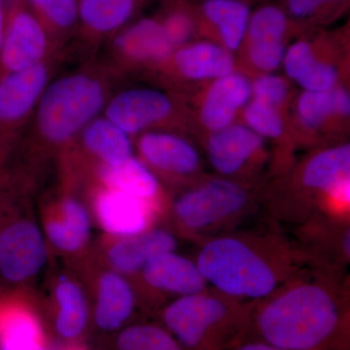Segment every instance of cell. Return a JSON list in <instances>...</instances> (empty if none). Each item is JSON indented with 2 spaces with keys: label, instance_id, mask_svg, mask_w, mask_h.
<instances>
[{
  "label": "cell",
  "instance_id": "obj_1",
  "mask_svg": "<svg viewBox=\"0 0 350 350\" xmlns=\"http://www.w3.org/2000/svg\"><path fill=\"white\" fill-rule=\"evenodd\" d=\"M118 81L98 57L55 76L39 98L10 163L44 180L83 129L103 114Z\"/></svg>",
  "mask_w": 350,
  "mask_h": 350
},
{
  "label": "cell",
  "instance_id": "obj_2",
  "mask_svg": "<svg viewBox=\"0 0 350 350\" xmlns=\"http://www.w3.org/2000/svg\"><path fill=\"white\" fill-rule=\"evenodd\" d=\"M349 298L340 271L308 265L257 301L258 329L266 342L280 349H319L338 331Z\"/></svg>",
  "mask_w": 350,
  "mask_h": 350
},
{
  "label": "cell",
  "instance_id": "obj_3",
  "mask_svg": "<svg viewBox=\"0 0 350 350\" xmlns=\"http://www.w3.org/2000/svg\"><path fill=\"white\" fill-rule=\"evenodd\" d=\"M198 268L219 293L261 301L312 264L298 246L276 234H220L206 239Z\"/></svg>",
  "mask_w": 350,
  "mask_h": 350
},
{
  "label": "cell",
  "instance_id": "obj_4",
  "mask_svg": "<svg viewBox=\"0 0 350 350\" xmlns=\"http://www.w3.org/2000/svg\"><path fill=\"white\" fill-rule=\"evenodd\" d=\"M38 179L14 165L0 170V283L27 289L48 261L36 198Z\"/></svg>",
  "mask_w": 350,
  "mask_h": 350
},
{
  "label": "cell",
  "instance_id": "obj_5",
  "mask_svg": "<svg viewBox=\"0 0 350 350\" xmlns=\"http://www.w3.org/2000/svg\"><path fill=\"white\" fill-rule=\"evenodd\" d=\"M66 57L56 55L27 70L0 78V170L19 148L39 98Z\"/></svg>",
  "mask_w": 350,
  "mask_h": 350
},
{
  "label": "cell",
  "instance_id": "obj_6",
  "mask_svg": "<svg viewBox=\"0 0 350 350\" xmlns=\"http://www.w3.org/2000/svg\"><path fill=\"white\" fill-rule=\"evenodd\" d=\"M248 202L247 191L238 183L213 179L177 196L172 202V217L183 234L206 236L241 218Z\"/></svg>",
  "mask_w": 350,
  "mask_h": 350
},
{
  "label": "cell",
  "instance_id": "obj_7",
  "mask_svg": "<svg viewBox=\"0 0 350 350\" xmlns=\"http://www.w3.org/2000/svg\"><path fill=\"white\" fill-rule=\"evenodd\" d=\"M46 243L64 256H79L91 241L92 215L83 191L57 181L39 206Z\"/></svg>",
  "mask_w": 350,
  "mask_h": 350
},
{
  "label": "cell",
  "instance_id": "obj_8",
  "mask_svg": "<svg viewBox=\"0 0 350 350\" xmlns=\"http://www.w3.org/2000/svg\"><path fill=\"white\" fill-rule=\"evenodd\" d=\"M98 59L121 79L126 73L163 66L174 49L155 18L130 23L103 46Z\"/></svg>",
  "mask_w": 350,
  "mask_h": 350
},
{
  "label": "cell",
  "instance_id": "obj_9",
  "mask_svg": "<svg viewBox=\"0 0 350 350\" xmlns=\"http://www.w3.org/2000/svg\"><path fill=\"white\" fill-rule=\"evenodd\" d=\"M56 55H66L56 47L50 34L24 0H13L6 9L0 78L22 72Z\"/></svg>",
  "mask_w": 350,
  "mask_h": 350
},
{
  "label": "cell",
  "instance_id": "obj_10",
  "mask_svg": "<svg viewBox=\"0 0 350 350\" xmlns=\"http://www.w3.org/2000/svg\"><path fill=\"white\" fill-rule=\"evenodd\" d=\"M239 308L236 299L204 290L177 297L165 306L163 319L179 345L196 349Z\"/></svg>",
  "mask_w": 350,
  "mask_h": 350
},
{
  "label": "cell",
  "instance_id": "obj_11",
  "mask_svg": "<svg viewBox=\"0 0 350 350\" xmlns=\"http://www.w3.org/2000/svg\"><path fill=\"white\" fill-rule=\"evenodd\" d=\"M94 222L110 238H126L153 227L161 209L116 189L89 181L83 188Z\"/></svg>",
  "mask_w": 350,
  "mask_h": 350
},
{
  "label": "cell",
  "instance_id": "obj_12",
  "mask_svg": "<svg viewBox=\"0 0 350 350\" xmlns=\"http://www.w3.org/2000/svg\"><path fill=\"white\" fill-rule=\"evenodd\" d=\"M144 0H78L76 52L83 61L98 56L105 43L135 17Z\"/></svg>",
  "mask_w": 350,
  "mask_h": 350
},
{
  "label": "cell",
  "instance_id": "obj_13",
  "mask_svg": "<svg viewBox=\"0 0 350 350\" xmlns=\"http://www.w3.org/2000/svg\"><path fill=\"white\" fill-rule=\"evenodd\" d=\"M175 103L169 94L155 88H129L113 92L103 115L131 137L165 123Z\"/></svg>",
  "mask_w": 350,
  "mask_h": 350
},
{
  "label": "cell",
  "instance_id": "obj_14",
  "mask_svg": "<svg viewBox=\"0 0 350 350\" xmlns=\"http://www.w3.org/2000/svg\"><path fill=\"white\" fill-rule=\"evenodd\" d=\"M176 234L165 228L152 227L147 231L126 237H105L101 244L103 266L125 276L138 275L152 258L176 251Z\"/></svg>",
  "mask_w": 350,
  "mask_h": 350
},
{
  "label": "cell",
  "instance_id": "obj_15",
  "mask_svg": "<svg viewBox=\"0 0 350 350\" xmlns=\"http://www.w3.org/2000/svg\"><path fill=\"white\" fill-rule=\"evenodd\" d=\"M349 144L338 145L308 159L301 169V183L313 193L323 194L332 211L340 213L349 204Z\"/></svg>",
  "mask_w": 350,
  "mask_h": 350
},
{
  "label": "cell",
  "instance_id": "obj_16",
  "mask_svg": "<svg viewBox=\"0 0 350 350\" xmlns=\"http://www.w3.org/2000/svg\"><path fill=\"white\" fill-rule=\"evenodd\" d=\"M137 149L138 159L155 174L159 172L172 178H181L195 174L200 167V156L195 147L169 131L140 133Z\"/></svg>",
  "mask_w": 350,
  "mask_h": 350
},
{
  "label": "cell",
  "instance_id": "obj_17",
  "mask_svg": "<svg viewBox=\"0 0 350 350\" xmlns=\"http://www.w3.org/2000/svg\"><path fill=\"white\" fill-rule=\"evenodd\" d=\"M94 319L103 331L121 328L130 319L137 306L135 288L126 276L100 265L92 275Z\"/></svg>",
  "mask_w": 350,
  "mask_h": 350
},
{
  "label": "cell",
  "instance_id": "obj_18",
  "mask_svg": "<svg viewBox=\"0 0 350 350\" xmlns=\"http://www.w3.org/2000/svg\"><path fill=\"white\" fill-rule=\"evenodd\" d=\"M286 13L275 5L260 7L250 16L246 36L250 39L251 62L264 71L275 70L284 59Z\"/></svg>",
  "mask_w": 350,
  "mask_h": 350
},
{
  "label": "cell",
  "instance_id": "obj_19",
  "mask_svg": "<svg viewBox=\"0 0 350 350\" xmlns=\"http://www.w3.org/2000/svg\"><path fill=\"white\" fill-rule=\"evenodd\" d=\"M139 275L147 287L177 297L200 293L207 286L197 262L176 251L152 258Z\"/></svg>",
  "mask_w": 350,
  "mask_h": 350
},
{
  "label": "cell",
  "instance_id": "obj_20",
  "mask_svg": "<svg viewBox=\"0 0 350 350\" xmlns=\"http://www.w3.org/2000/svg\"><path fill=\"white\" fill-rule=\"evenodd\" d=\"M264 139L247 126L230 125L213 131L207 142L209 162L219 174H238L258 151Z\"/></svg>",
  "mask_w": 350,
  "mask_h": 350
},
{
  "label": "cell",
  "instance_id": "obj_21",
  "mask_svg": "<svg viewBox=\"0 0 350 350\" xmlns=\"http://www.w3.org/2000/svg\"><path fill=\"white\" fill-rule=\"evenodd\" d=\"M89 181H96L107 187L116 189L162 208L160 181L137 157H131L119 165H100L94 170Z\"/></svg>",
  "mask_w": 350,
  "mask_h": 350
},
{
  "label": "cell",
  "instance_id": "obj_22",
  "mask_svg": "<svg viewBox=\"0 0 350 350\" xmlns=\"http://www.w3.org/2000/svg\"><path fill=\"white\" fill-rule=\"evenodd\" d=\"M251 96L252 88L245 76L232 72L216 79L202 105V123L213 131L232 125L237 111L247 105Z\"/></svg>",
  "mask_w": 350,
  "mask_h": 350
},
{
  "label": "cell",
  "instance_id": "obj_23",
  "mask_svg": "<svg viewBox=\"0 0 350 350\" xmlns=\"http://www.w3.org/2000/svg\"><path fill=\"white\" fill-rule=\"evenodd\" d=\"M165 64L191 80L219 79L232 73L234 59L230 51L209 42L183 45L175 49Z\"/></svg>",
  "mask_w": 350,
  "mask_h": 350
},
{
  "label": "cell",
  "instance_id": "obj_24",
  "mask_svg": "<svg viewBox=\"0 0 350 350\" xmlns=\"http://www.w3.org/2000/svg\"><path fill=\"white\" fill-rule=\"evenodd\" d=\"M51 295L56 308L55 326L57 334L66 340L81 336L89 319V304L80 280L66 273L57 275Z\"/></svg>",
  "mask_w": 350,
  "mask_h": 350
},
{
  "label": "cell",
  "instance_id": "obj_25",
  "mask_svg": "<svg viewBox=\"0 0 350 350\" xmlns=\"http://www.w3.org/2000/svg\"><path fill=\"white\" fill-rule=\"evenodd\" d=\"M62 52L70 53L78 27V0H24Z\"/></svg>",
  "mask_w": 350,
  "mask_h": 350
},
{
  "label": "cell",
  "instance_id": "obj_26",
  "mask_svg": "<svg viewBox=\"0 0 350 350\" xmlns=\"http://www.w3.org/2000/svg\"><path fill=\"white\" fill-rule=\"evenodd\" d=\"M202 11L218 29L226 49L234 51L241 47L251 16L247 3L241 0H204Z\"/></svg>",
  "mask_w": 350,
  "mask_h": 350
},
{
  "label": "cell",
  "instance_id": "obj_27",
  "mask_svg": "<svg viewBox=\"0 0 350 350\" xmlns=\"http://www.w3.org/2000/svg\"><path fill=\"white\" fill-rule=\"evenodd\" d=\"M297 113L304 125L310 129L319 128L333 115L349 116V93L342 88L326 92L305 91L297 103Z\"/></svg>",
  "mask_w": 350,
  "mask_h": 350
},
{
  "label": "cell",
  "instance_id": "obj_28",
  "mask_svg": "<svg viewBox=\"0 0 350 350\" xmlns=\"http://www.w3.org/2000/svg\"><path fill=\"white\" fill-rule=\"evenodd\" d=\"M118 350H182L169 332L150 324L129 327L116 340Z\"/></svg>",
  "mask_w": 350,
  "mask_h": 350
},
{
  "label": "cell",
  "instance_id": "obj_29",
  "mask_svg": "<svg viewBox=\"0 0 350 350\" xmlns=\"http://www.w3.org/2000/svg\"><path fill=\"white\" fill-rule=\"evenodd\" d=\"M244 120L248 128L262 138L282 137L284 131V123L276 107L260 101L253 100L246 105Z\"/></svg>",
  "mask_w": 350,
  "mask_h": 350
},
{
  "label": "cell",
  "instance_id": "obj_30",
  "mask_svg": "<svg viewBox=\"0 0 350 350\" xmlns=\"http://www.w3.org/2000/svg\"><path fill=\"white\" fill-rule=\"evenodd\" d=\"M159 21L162 25L165 38L174 50L187 42L194 31L192 17L181 7L172 6L165 11L162 18H159Z\"/></svg>",
  "mask_w": 350,
  "mask_h": 350
},
{
  "label": "cell",
  "instance_id": "obj_31",
  "mask_svg": "<svg viewBox=\"0 0 350 350\" xmlns=\"http://www.w3.org/2000/svg\"><path fill=\"white\" fill-rule=\"evenodd\" d=\"M338 79L335 66L317 59L296 82L306 92H326L336 88Z\"/></svg>",
  "mask_w": 350,
  "mask_h": 350
},
{
  "label": "cell",
  "instance_id": "obj_32",
  "mask_svg": "<svg viewBox=\"0 0 350 350\" xmlns=\"http://www.w3.org/2000/svg\"><path fill=\"white\" fill-rule=\"evenodd\" d=\"M251 88L254 100L273 107L282 105L287 96V83L278 75L260 76L251 84Z\"/></svg>",
  "mask_w": 350,
  "mask_h": 350
},
{
  "label": "cell",
  "instance_id": "obj_33",
  "mask_svg": "<svg viewBox=\"0 0 350 350\" xmlns=\"http://www.w3.org/2000/svg\"><path fill=\"white\" fill-rule=\"evenodd\" d=\"M315 61L317 57L310 44L298 41L286 50L282 63L288 77L297 81Z\"/></svg>",
  "mask_w": 350,
  "mask_h": 350
},
{
  "label": "cell",
  "instance_id": "obj_34",
  "mask_svg": "<svg viewBox=\"0 0 350 350\" xmlns=\"http://www.w3.org/2000/svg\"><path fill=\"white\" fill-rule=\"evenodd\" d=\"M347 0H285L288 13L296 19L308 20L323 12L331 6H337Z\"/></svg>",
  "mask_w": 350,
  "mask_h": 350
},
{
  "label": "cell",
  "instance_id": "obj_35",
  "mask_svg": "<svg viewBox=\"0 0 350 350\" xmlns=\"http://www.w3.org/2000/svg\"><path fill=\"white\" fill-rule=\"evenodd\" d=\"M238 350H284L269 342H253V344L244 345Z\"/></svg>",
  "mask_w": 350,
  "mask_h": 350
},
{
  "label": "cell",
  "instance_id": "obj_36",
  "mask_svg": "<svg viewBox=\"0 0 350 350\" xmlns=\"http://www.w3.org/2000/svg\"><path fill=\"white\" fill-rule=\"evenodd\" d=\"M6 8L4 0H0V56H1L2 45H3L4 29H5Z\"/></svg>",
  "mask_w": 350,
  "mask_h": 350
},
{
  "label": "cell",
  "instance_id": "obj_37",
  "mask_svg": "<svg viewBox=\"0 0 350 350\" xmlns=\"http://www.w3.org/2000/svg\"><path fill=\"white\" fill-rule=\"evenodd\" d=\"M3 286H2V284L1 283H0V296H1V293H2V291H3V288H2Z\"/></svg>",
  "mask_w": 350,
  "mask_h": 350
},
{
  "label": "cell",
  "instance_id": "obj_38",
  "mask_svg": "<svg viewBox=\"0 0 350 350\" xmlns=\"http://www.w3.org/2000/svg\"><path fill=\"white\" fill-rule=\"evenodd\" d=\"M36 350H48V349H46L45 347H39V349H36Z\"/></svg>",
  "mask_w": 350,
  "mask_h": 350
},
{
  "label": "cell",
  "instance_id": "obj_39",
  "mask_svg": "<svg viewBox=\"0 0 350 350\" xmlns=\"http://www.w3.org/2000/svg\"><path fill=\"white\" fill-rule=\"evenodd\" d=\"M69 350H81V349H70Z\"/></svg>",
  "mask_w": 350,
  "mask_h": 350
}]
</instances>
